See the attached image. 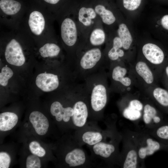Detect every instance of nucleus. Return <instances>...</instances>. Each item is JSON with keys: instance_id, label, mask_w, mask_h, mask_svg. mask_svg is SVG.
<instances>
[{"instance_id": "nucleus-1", "label": "nucleus", "mask_w": 168, "mask_h": 168, "mask_svg": "<svg viewBox=\"0 0 168 168\" xmlns=\"http://www.w3.org/2000/svg\"><path fill=\"white\" fill-rule=\"evenodd\" d=\"M72 11L83 49L91 30L102 22L93 7L91 0H74Z\"/></svg>"}, {"instance_id": "nucleus-2", "label": "nucleus", "mask_w": 168, "mask_h": 168, "mask_svg": "<svg viewBox=\"0 0 168 168\" xmlns=\"http://www.w3.org/2000/svg\"><path fill=\"white\" fill-rule=\"evenodd\" d=\"M126 134L133 141L138 151L141 167H144L147 157L161 150H167L168 146L155 139L145 130H127Z\"/></svg>"}, {"instance_id": "nucleus-3", "label": "nucleus", "mask_w": 168, "mask_h": 168, "mask_svg": "<svg viewBox=\"0 0 168 168\" xmlns=\"http://www.w3.org/2000/svg\"><path fill=\"white\" fill-rule=\"evenodd\" d=\"M93 7L107 32L116 30L124 17L114 0H91Z\"/></svg>"}, {"instance_id": "nucleus-4", "label": "nucleus", "mask_w": 168, "mask_h": 168, "mask_svg": "<svg viewBox=\"0 0 168 168\" xmlns=\"http://www.w3.org/2000/svg\"><path fill=\"white\" fill-rule=\"evenodd\" d=\"M137 56L141 57L154 71L165 58L164 52L154 39L148 36L138 37Z\"/></svg>"}, {"instance_id": "nucleus-5", "label": "nucleus", "mask_w": 168, "mask_h": 168, "mask_svg": "<svg viewBox=\"0 0 168 168\" xmlns=\"http://www.w3.org/2000/svg\"><path fill=\"white\" fill-rule=\"evenodd\" d=\"M139 91L124 94L119 104L123 117L136 125L142 119L144 107L143 95Z\"/></svg>"}, {"instance_id": "nucleus-6", "label": "nucleus", "mask_w": 168, "mask_h": 168, "mask_svg": "<svg viewBox=\"0 0 168 168\" xmlns=\"http://www.w3.org/2000/svg\"><path fill=\"white\" fill-rule=\"evenodd\" d=\"M113 63L115 64L111 72L112 81L119 85L124 95L136 92H134V88H140L130 64L122 62Z\"/></svg>"}, {"instance_id": "nucleus-7", "label": "nucleus", "mask_w": 168, "mask_h": 168, "mask_svg": "<svg viewBox=\"0 0 168 168\" xmlns=\"http://www.w3.org/2000/svg\"><path fill=\"white\" fill-rule=\"evenodd\" d=\"M133 23L124 18L119 23L116 29L121 40L123 49L131 63L135 61L137 55L138 37Z\"/></svg>"}, {"instance_id": "nucleus-8", "label": "nucleus", "mask_w": 168, "mask_h": 168, "mask_svg": "<svg viewBox=\"0 0 168 168\" xmlns=\"http://www.w3.org/2000/svg\"><path fill=\"white\" fill-rule=\"evenodd\" d=\"M61 36L64 43L67 46L75 48L77 53L82 48L80 36L77 22L73 13L63 20L60 26Z\"/></svg>"}, {"instance_id": "nucleus-9", "label": "nucleus", "mask_w": 168, "mask_h": 168, "mask_svg": "<svg viewBox=\"0 0 168 168\" xmlns=\"http://www.w3.org/2000/svg\"><path fill=\"white\" fill-rule=\"evenodd\" d=\"M130 66L140 89L144 90L155 85L154 71L144 60L137 56L136 59Z\"/></svg>"}, {"instance_id": "nucleus-10", "label": "nucleus", "mask_w": 168, "mask_h": 168, "mask_svg": "<svg viewBox=\"0 0 168 168\" xmlns=\"http://www.w3.org/2000/svg\"><path fill=\"white\" fill-rule=\"evenodd\" d=\"M123 147L118 164L123 168H137L140 166L137 148L132 139L125 133L123 135Z\"/></svg>"}, {"instance_id": "nucleus-11", "label": "nucleus", "mask_w": 168, "mask_h": 168, "mask_svg": "<svg viewBox=\"0 0 168 168\" xmlns=\"http://www.w3.org/2000/svg\"><path fill=\"white\" fill-rule=\"evenodd\" d=\"M144 107L142 119L145 129L153 128L165 122V119L157 107L144 94Z\"/></svg>"}, {"instance_id": "nucleus-12", "label": "nucleus", "mask_w": 168, "mask_h": 168, "mask_svg": "<svg viewBox=\"0 0 168 168\" xmlns=\"http://www.w3.org/2000/svg\"><path fill=\"white\" fill-rule=\"evenodd\" d=\"M122 14L133 22L140 16L147 0H114Z\"/></svg>"}, {"instance_id": "nucleus-13", "label": "nucleus", "mask_w": 168, "mask_h": 168, "mask_svg": "<svg viewBox=\"0 0 168 168\" xmlns=\"http://www.w3.org/2000/svg\"><path fill=\"white\" fill-rule=\"evenodd\" d=\"M117 139L111 142H100L93 145V150L94 153L105 159H108L112 163H118L120 154Z\"/></svg>"}, {"instance_id": "nucleus-14", "label": "nucleus", "mask_w": 168, "mask_h": 168, "mask_svg": "<svg viewBox=\"0 0 168 168\" xmlns=\"http://www.w3.org/2000/svg\"><path fill=\"white\" fill-rule=\"evenodd\" d=\"M5 55L6 59L9 64L17 66L22 65L26 59L21 47L15 39H12L7 45Z\"/></svg>"}, {"instance_id": "nucleus-15", "label": "nucleus", "mask_w": 168, "mask_h": 168, "mask_svg": "<svg viewBox=\"0 0 168 168\" xmlns=\"http://www.w3.org/2000/svg\"><path fill=\"white\" fill-rule=\"evenodd\" d=\"M144 93L157 107L161 108L168 114V91L167 90L154 85L144 90Z\"/></svg>"}, {"instance_id": "nucleus-16", "label": "nucleus", "mask_w": 168, "mask_h": 168, "mask_svg": "<svg viewBox=\"0 0 168 168\" xmlns=\"http://www.w3.org/2000/svg\"><path fill=\"white\" fill-rule=\"evenodd\" d=\"M103 54L100 47L85 49L80 55V65L84 70L92 69L100 61Z\"/></svg>"}, {"instance_id": "nucleus-17", "label": "nucleus", "mask_w": 168, "mask_h": 168, "mask_svg": "<svg viewBox=\"0 0 168 168\" xmlns=\"http://www.w3.org/2000/svg\"><path fill=\"white\" fill-rule=\"evenodd\" d=\"M108 38V33L101 22L91 30L83 49L85 50L94 47H99L105 44Z\"/></svg>"}, {"instance_id": "nucleus-18", "label": "nucleus", "mask_w": 168, "mask_h": 168, "mask_svg": "<svg viewBox=\"0 0 168 168\" xmlns=\"http://www.w3.org/2000/svg\"><path fill=\"white\" fill-rule=\"evenodd\" d=\"M108 96L107 89L104 85L98 84L93 87L91 91V103L92 109L95 112H99L105 106Z\"/></svg>"}, {"instance_id": "nucleus-19", "label": "nucleus", "mask_w": 168, "mask_h": 168, "mask_svg": "<svg viewBox=\"0 0 168 168\" xmlns=\"http://www.w3.org/2000/svg\"><path fill=\"white\" fill-rule=\"evenodd\" d=\"M35 83L38 88L44 92L54 91L59 85L57 75L46 72L39 74L36 77Z\"/></svg>"}, {"instance_id": "nucleus-20", "label": "nucleus", "mask_w": 168, "mask_h": 168, "mask_svg": "<svg viewBox=\"0 0 168 168\" xmlns=\"http://www.w3.org/2000/svg\"><path fill=\"white\" fill-rule=\"evenodd\" d=\"M73 114L72 119L74 125L82 127L86 124L88 115V108L86 104L82 100H78L74 104Z\"/></svg>"}, {"instance_id": "nucleus-21", "label": "nucleus", "mask_w": 168, "mask_h": 168, "mask_svg": "<svg viewBox=\"0 0 168 168\" xmlns=\"http://www.w3.org/2000/svg\"><path fill=\"white\" fill-rule=\"evenodd\" d=\"M29 119L36 133L40 135H43L47 132L49 123L47 118L42 113L38 111L32 112Z\"/></svg>"}, {"instance_id": "nucleus-22", "label": "nucleus", "mask_w": 168, "mask_h": 168, "mask_svg": "<svg viewBox=\"0 0 168 168\" xmlns=\"http://www.w3.org/2000/svg\"><path fill=\"white\" fill-rule=\"evenodd\" d=\"M50 110L52 115L55 116L56 120L59 122L62 120L65 122H68L74 113L73 107L64 108L59 102L57 101L52 104Z\"/></svg>"}, {"instance_id": "nucleus-23", "label": "nucleus", "mask_w": 168, "mask_h": 168, "mask_svg": "<svg viewBox=\"0 0 168 168\" xmlns=\"http://www.w3.org/2000/svg\"><path fill=\"white\" fill-rule=\"evenodd\" d=\"M28 24L33 34L36 35H41L45 26V21L42 13L37 11L32 12L29 16Z\"/></svg>"}, {"instance_id": "nucleus-24", "label": "nucleus", "mask_w": 168, "mask_h": 168, "mask_svg": "<svg viewBox=\"0 0 168 168\" xmlns=\"http://www.w3.org/2000/svg\"><path fill=\"white\" fill-rule=\"evenodd\" d=\"M150 135L161 143L168 146V119L156 127L145 129Z\"/></svg>"}, {"instance_id": "nucleus-25", "label": "nucleus", "mask_w": 168, "mask_h": 168, "mask_svg": "<svg viewBox=\"0 0 168 168\" xmlns=\"http://www.w3.org/2000/svg\"><path fill=\"white\" fill-rule=\"evenodd\" d=\"M85 153L82 149L76 148L68 152L65 157L66 163L70 167H76L83 165L86 162Z\"/></svg>"}, {"instance_id": "nucleus-26", "label": "nucleus", "mask_w": 168, "mask_h": 168, "mask_svg": "<svg viewBox=\"0 0 168 168\" xmlns=\"http://www.w3.org/2000/svg\"><path fill=\"white\" fill-rule=\"evenodd\" d=\"M18 117L14 113L5 112L0 114V130L6 131L12 129L16 124Z\"/></svg>"}, {"instance_id": "nucleus-27", "label": "nucleus", "mask_w": 168, "mask_h": 168, "mask_svg": "<svg viewBox=\"0 0 168 168\" xmlns=\"http://www.w3.org/2000/svg\"><path fill=\"white\" fill-rule=\"evenodd\" d=\"M147 24L149 31L160 27L168 31V14L159 18L152 13L148 18Z\"/></svg>"}, {"instance_id": "nucleus-28", "label": "nucleus", "mask_w": 168, "mask_h": 168, "mask_svg": "<svg viewBox=\"0 0 168 168\" xmlns=\"http://www.w3.org/2000/svg\"><path fill=\"white\" fill-rule=\"evenodd\" d=\"M21 7V4L15 0H0V8L2 11L8 15H12L18 12Z\"/></svg>"}, {"instance_id": "nucleus-29", "label": "nucleus", "mask_w": 168, "mask_h": 168, "mask_svg": "<svg viewBox=\"0 0 168 168\" xmlns=\"http://www.w3.org/2000/svg\"><path fill=\"white\" fill-rule=\"evenodd\" d=\"M61 49L58 45L53 43L44 44L39 49L40 55L44 58L56 57L60 53Z\"/></svg>"}, {"instance_id": "nucleus-30", "label": "nucleus", "mask_w": 168, "mask_h": 168, "mask_svg": "<svg viewBox=\"0 0 168 168\" xmlns=\"http://www.w3.org/2000/svg\"><path fill=\"white\" fill-rule=\"evenodd\" d=\"M103 139L101 134L98 132L88 131L83 133L82 139L84 143L92 146L101 142Z\"/></svg>"}, {"instance_id": "nucleus-31", "label": "nucleus", "mask_w": 168, "mask_h": 168, "mask_svg": "<svg viewBox=\"0 0 168 168\" xmlns=\"http://www.w3.org/2000/svg\"><path fill=\"white\" fill-rule=\"evenodd\" d=\"M13 72L12 70L7 66L3 67L0 73V84L5 86H6L8 81L13 76Z\"/></svg>"}, {"instance_id": "nucleus-32", "label": "nucleus", "mask_w": 168, "mask_h": 168, "mask_svg": "<svg viewBox=\"0 0 168 168\" xmlns=\"http://www.w3.org/2000/svg\"><path fill=\"white\" fill-rule=\"evenodd\" d=\"M29 148L32 154L39 157H43L45 154V150L37 141L31 142L29 144Z\"/></svg>"}, {"instance_id": "nucleus-33", "label": "nucleus", "mask_w": 168, "mask_h": 168, "mask_svg": "<svg viewBox=\"0 0 168 168\" xmlns=\"http://www.w3.org/2000/svg\"><path fill=\"white\" fill-rule=\"evenodd\" d=\"M27 168H40L41 167V162L38 156L31 155L27 158L26 162Z\"/></svg>"}, {"instance_id": "nucleus-34", "label": "nucleus", "mask_w": 168, "mask_h": 168, "mask_svg": "<svg viewBox=\"0 0 168 168\" xmlns=\"http://www.w3.org/2000/svg\"><path fill=\"white\" fill-rule=\"evenodd\" d=\"M11 159L10 156L7 153L1 152L0 153V168L9 167Z\"/></svg>"}, {"instance_id": "nucleus-35", "label": "nucleus", "mask_w": 168, "mask_h": 168, "mask_svg": "<svg viewBox=\"0 0 168 168\" xmlns=\"http://www.w3.org/2000/svg\"><path fill=\"white\" fill-rule=\"evenodd\" d=\"M47 3L53 5L59 4L64 0H43Z\"/></svg>"}, {"instance_id": "nucleus-36", "label": "nucleus", "mask_w": 168, "mask_h": 168, "mask_svg": "<svg viewBox=\"0 0 168 168\" xmlns=\"http://www.w3.org/2000/svg\"><path fill=\"white\" fill-rule=\"evenodd\" d=\"M163 0H152V2L154 3V2H158L162 1Z\"/></svg>"}, {"instance_id": "nucleus-37", "label": "nucleus", "mask_w": 168, "mask_h": 168, "mask_svg": "<svg viewBox=\"0 0 168 168\" xmlns=\"http://www.w3.org/2000/svg\"><path fill=\"white\" fill-rule=\"evenodd\" d=\"M165 71L167 76L168 77V66H167L165 69Z\"/></svg>"}, {"instance_id": "nucleus-38", "label": "nucleus", "mask_w": 168, "mask_h": 168, "mask_svg": "<svg viewBox=\"0 0 168 168\" xmlns=\"http://www.w3.org/2000/svg\"><path fill=\"white\" fill-rule=\"evenodd\" d=\"M167 151H168V149H167Z\"/></svg>"}]
</instances>
